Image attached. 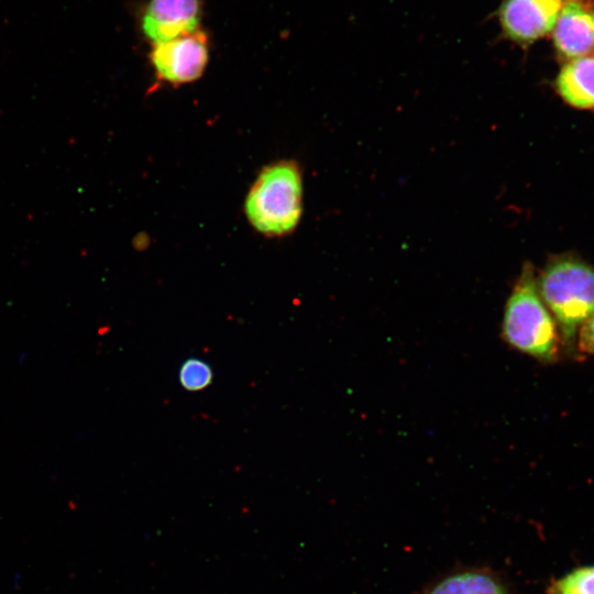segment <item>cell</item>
<instances>
[{"label": "cell", "mask_w": 594, "mask_h": 594, "mask_svg": "<svg viewBox=\"0 0 594 594\" xmlns=\"http://www.w3.org/2000/svg\"><path fill=\"white\" fill-rule=\"evenodd\" d=\"M502 337L509 346L541 363H556L562 356L559 328L539 294L530 263L522 266L506 301Z\"/></svg>", "instance_id": "cell-1"}, {"label": "cell", "mask_w": 594, "mask_h": 594, "mask_svg": "<svg viewBox=\"0 0 594 594\" xmlns=\"http://www.w3.org/2000/svg\"><path fill=\"white\" fill-rule=\"evenodd\" d=\"M537 286L557 322L563 350L575 355L579 331L594 314V267L572 255L554 256L537 277Z\"/></svg>", "instance_id": "cell-2"}, {"label": "cell", "mask_w": 594, "mask_h": 594, "mask_svg": "<svg viewBox=\"0 0 594 594\" xmlns=\"http://www.w3.org/2000/svg\"><path fill=\"white\" fill-rule=\"evenodd\" d=\"M244 209L256 232L271 238L292 233L302 213V177L298 165L279 161L265 166L246 195Z\"/></svg>", "instance_id": "cell-3"}, {"label": "cell", "mask_w": 594, "mask_h": 594, "mask_svg": "<svg viewBox=\"0 0 594 594\" xmlns=\"http://www.w3.org/2000/svg\"><path fill=\"white\" fill-rule=\"evenodd\" d=\"M209 61V41L201 30L152 44L150 62L157 79L168 85L189 84L201 77Z\"/></svg>", "instance_id": "cell-4"}, {"label": "cell", "mask_w": 594, "mask_h": 594, "mask_svg": "<svg viewBox=\"0 0 594 594\" xmlns=\"http://www.w3.org/2000/svg\"><path fill=\"white\" fill-rule=\"evenodd\" d=\"M201 15V0H150L141 13V31L152 44L169 41L199 30Z\"/></svg>", "instance_id": "cell-5"}, {"label": "cell", "mask_w": 594, "mask_h": 594, "mask_svg": "<svg viewBox=\"0 0 594 594\" xmlns=\"http://www.w3.org/2000/svg\"><path fill=\"white\" fill-rule=\"evenodd\" d=\"M561 6V0H505L499 13L504 33L529 44L554 28Z\"/></svg>", "instance_id": "cell-6"}, {"label": "cell", "mask_w": 594, "mask_h": 594, "mask_svg": "<svg viewBox=\"0 0 594 594\" xmlns=\"http://www.w3.org/2000/svg\"><path fill=\"white\" fill-rule=\"evenodd\" d=\"M553 40L561 56H586L594 50V15L579 1H566L554 24Z\"/></svg>", "instance_id": "cell-7"}, {"label": "cell", "mask_w": 594, "mask_h": 594, "mask_svg": "<svg viewBox=\"0 0 594 594\" xmlns=\"http://www.w3.org/2000/svg\"><path fill=\"white\" fill-rule=\"evenodd\" d=\"M556 88L570 106L594 108V55L578 57L565 64L557 77Z\"/></svg>", "instance_id": "cell-8"}, {"label": "cell", "mask_w": 594, "mask_h": 594, "mask_svg": "<svg viewBox=\"0 0 594 594\" xmlns=\"http://www.w3.org/2000/svg\"><path fill=\"white\" fill-rule=\"evenodd\" d=\"M428 594H506V591L495 578L466 571L443 579Z\"/></svg>", "instance_id": "cell-9"}, {"label": "cell", "mask_w": 594, "mask_h": 594, "mask_svg": "<svg viewBox=\"0 0 594 594\" xmlns=\"http://www.w3.org/2000/svg\"><path fill=\"white\" fill-rule=\"evenodd\" d=\"M213 378L211 365L205 360L190 356L186 359L178 371V381L187 392H199L207 388Z\"/></svg>", "instance_id": "cell-10"}, {"label": "cell", "mask_w": 594, "mask_h": 594, "mask_svg": "<svg viewBox=\"0 0 594 594\" xmlns=\"http://www.w3.org/2000/svg\"><path fill=\"white\" fill-rule=\"evenodd\" d=\"M549 594H594V565L578 568L553 581Z\"/></svg>", "instance_id": "cell-11"}, {"label": "cell", "mask_w": 594, "mask_h": 594, "mask_svg": "<svg viewBox=\"0 0 594 594\" xmlns=\"http://www.w3.org/2000/svg\"><path fill=\"white\" fill-rule=\"evenodd\" d=\"M576 351L594 356V314L582 324L579 331Z\"/></svg>", "instance_id": "cell-12"}, {"label": "cell", "mask_w": 594, "mask_h": 594, "mask_svg": "<svg viewBox=\"0 0 594 594\" xmlns=\"http://www.w3.org/2000/svg\"><path fill=\"white\" fill-rule=\"evenodd\" d=\"M28 358L29 353L26 351L21 352L18 356V364L23 365Z\"/></svg>", "instance_id": "cell-13"}]
</instances>
